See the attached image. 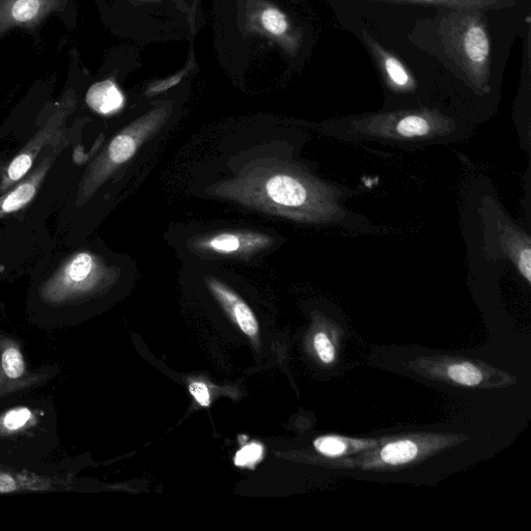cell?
<instances>
[{"mask_svg":"<svg viewBox=\"0 0 531 531\" xmlns=\"http://www.w3.org/2000/svg\"><path fill=\"white\" fill-rule=\"evenodd\" d=\"M315 349L324 363H331L334 360V348L324 332H319L314 341Z\"/></svg>","mask_w":531,"mask_h":531,"instance_id":"ac0fdd59","label":"cell"},{"mask_svg":"<svg viewBox=\"0 0 531 531\" xmlns=\"http://www.w3.org/2000/svg\"><path fill=\"white\" fill-rule=\"evenodd\" d=\"M31 411L26 408L17 409L9 412L5 418V426L9 430H17L30 421Z\"/></svg>","mask_w":531,"mask_h":531,"instance_id":"ffe728a7","label":"cell"},{"mask_svg":"<svg viewBox=\"0 0 531 531\" xmlns=\"http://www.w3.org/2000/svg\"><path fill=\"white\" fill-rule=\"evenodd\" d=\"M52 19L61 21L69 32L74 30L75 0H0V42L19 31L41 44L44 26Z\"/></svg>","mask_w":531,"mask_h":531,"instance_id":"277c9868","label":"cell"},{"mask_svg":"<svg viewBox=\"0 0 531 531\" xmlns=\"http://www.w3.org/2000/svg\"><path fill=\"white\" fill-rule=\"evenodd\" d=\"M16 483L11 475L0 473V493H9L16 490Z\"/></svg>","mask_w":531,"mask_h":531,"instance_id":"7402d4cb","label":"cell"},{"mask_svg":"<svg viewBox=\"0 0 531 531\" xmlns=\"http://www.w3.org/2000/svg\"><path fill=\"white\" fill-rule=\"evenodd\" d=\"M3 368L11 379H17L24 373L25 365L21 353L15 349H8L3 355Z\"/></svg>","mask_w":531,"mask_h":531,"instance_id":"2e32d148","label":"cell"},{"mask_svg":"<svg viewBox=\"0 0 531 531\" xmlns=\"http://www.w3.org/2000/svg\"><path fill=\"white\" fill-rule=\"evenodd\" d=\"M353 124L355 130L366 137L405 146L438 143L441 138L457 137L456 123L429 109L375 115Z\"/></svg>","mask_w":531,"mask_h":531,"instance_id":"3957f363","label":"cell"},{"mask_svg":"<svg viewBox=\"0 0 531 531\" xmlns=\"http://www.w3.org/2000/svg\"><path fill=\"white\" fill-rule=\"evenodd\" d=\"M206 284L214 297L234 318L240 329L248 337H256L259 332V322L246 302L225 283H222L214 276L206 277Z\"/></svg>","mask_w":531,"mask_h":531,"instance_id":"8992f818","label":"cell"},{"mask_svg":"<svg viewBox=\"0 0 531 531\" xmlns=\"http://www.w3.org/2000/svg\"><path fill=\"white\" fill-rule=\"evenodd\" d=\"M261 21L264 29L274 36H283L289 30V23L286 16L274 8L265 10L262 14Z\"/></svg>","mask_w":531,"mask_h":531,"instance_id":"7c38bea8","label":"cell"},{"mask_svg":"<svg viewBox=\"0 0 531 531\" xmlns=\"http://www.w3.org/2000/svg\"><path fill=\"white\" fill-rule=\"evenodd\" d=\"M363 37H365L367 45L390 88L400 93L414 91L416 88L415 81L402 62L381 47L368 33H365Z\"/></svg>","mask_w":531,"mask_h":531,"instance_id":"52a82bcc","label":"cell"},{"mask_svg":"<svg viewBox=\"0 0 531 531\" xmlns=\"http://www.w3.org/2000/svg\"><path fill=\"white\" fill-rule=\"evenodd\" d=\"M440 34L447 54L464 71L474 88L489 91L491 44L477 11H456L445 18Z\"/></svg>","mask_w":531,"mask_h":531,"instance_id":"7a4b0ae2","label":"cell"},{"mask_svg":"<svg viewBox=\"0 0 531 531\" xmlns=\"http://www.w3.org/2000/svg\"><path fill=\"white\" fill-rule=\"evenodd\" d=\"M388 4H424L455 11H489L511 8L516 0H373Z\"/></svg>","mask_w":531,"mask_h":531,"instance_id":"9c48e42d","label":"cell"},{"mask_svg":"<svg viewBox=\"0 0 531 531\" xmlns=\"http://www.w3.org/2000/svg\"><path fill=\"white\" fill-rule=\"evenodd\" d=\"M32 166V158L29 155L22 154L18 156L11 164L9 169V177L13 181L21 179Z\"/></svg>","mask_w":531,"mask_h":531,"instance_id":"d6986e66","label":"cell"},{"mask_svg":"<svg viewBox=\"0 0 531 531\" xmlns=\"http://www.w3.org/2000/svg\"><path fill=\"white\" fill-rule=\"evenodd\" d=\"M191 396L202 407H209L211 405V396L209 388L202 382H193L189 386Z\"/></svg>","mask_w":531,"mask_h":531,"instance_id":"44dd1931","label":"cell"},{"mask_svg":"<svg viewBox=\"0 0 531 531\" xmlns=\"http://www.w3.org/2000/svg\"><path fill=\"white\" fill-rule=\"evenodd\" d=\"M94 270V260L88 254L78 255L69 267V276L73 282H83Z\"/></svg>","mask_w":531,"mask_h":531,"instance_id":"9a60e30c","label":"cell"},{"mask_svg":"<svg viewBox=\"0 0 531 531\" xmlns=\"http://www.w3.org/2000/svg\"><path fill=\"white\" fill-rule=\"evenodd\" d=\"M447 375L454 382L464 386H477L483 380L481 371L468 362L457 363V365L451 366L447 370Z\"/></svg>","mask_w":531,"mask_h":531,"instance_id":"8fae6325","label":"cell"},{"mask_svg":"<svg viewBox=\"0 0 531 531\" xmlns=\"http://www.w3.org/2000/svg\"><path fill=\"white\" fill-rule=\"evenodd\" d=\"M417 452V446L414 442L402 440L384 446L381 452V459L390 465H400L415 459Z\"/></svg>","mask_w":531,"mask_h":531,"instance_id":"30bf717a","label":"cell"},{"mask_svg":"<svg viewBox=\"0 0 531 531\" xmlns=\"http://www.w3.org/2000/svg\"><path fill=\"white\" fill-rule=\"evenodd\" d=\"M314 445L318 452L330 457L340 456L346 450V444L337 437L318 438Z\"/></svg>","mask_w":531,"mask_h":531,"instance_id":"e0dca14e","label":"cell"},{"mask_svg":"<svg viewBox=\"0 0 531 531\" xmlns=\"http://www.w3.org/2000/svg\"><path fill=\"white\" fill-rule=\"evenodd\" d=\"M271 236L250 231H227L197 236L192 238L188 247L202 258H237L253 257L271 247Z\"/></svg>","mask_w":531,"mask_h":531,"instance_id":"5b68a950","label":"cell"},{"mask_svg":"<svg viewBox=\"0 0 531 531\" xmlns=\"http://www.w3.org/2000/svg\"><path fill=\"white\" fill-rule=\"evenodd\" d=\"M211 197L300 222L333 218L337 205L331 188L301 166L278 158H260L233 178L208 189Z\"/></svg>","mask_w":531,"mask_h":531,"instance_id":"6da1fadb","label":"cell"},{"mask_svg":"<svg viewBox=\"0 0 531 531\" xmlns=\"http://www.w3.org/2000/svg\"><path fill=\"white\" fill-rule=\"evenodd\" d=\"M263 446L257 442L242 447L236 454L235 464L238 467H255L263 459Z\"/></svg>","mask_w":531,"mask_h":531,"instance_id":"5bb4252c","label":"cell"},{"mask_svg":"<svg viewBox=\"0 0 531 531\" xmlns=\"http://www.w3.org/2000/svg\"><path fill=\"white\" fill-rule=\"evenodd\" d=\"M36 189L32 184H24L12 192L3 204L5 212L19 210L29 203L35 195Z\"/></svg>","mask_w":531,"mask_h":531,"instance_id":"4fadbf2b","label":"cell"},{"mask_svg":"<svg viewBox=\"0 0 531 531\" xmlns=\"http://www.w3.org/2000/svg\"><path fill=\"white\" fill-rule=\"evenodd\" d=\"M89 106L101 115L118 113L125 103V98L115 81L106 79L96 82L87 94Z\"/></svg>","mask_w":531,"mask_h":531,"instance_id":"ba28073f","label":"cell"}]
</instances>
